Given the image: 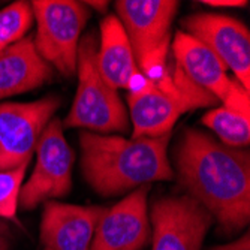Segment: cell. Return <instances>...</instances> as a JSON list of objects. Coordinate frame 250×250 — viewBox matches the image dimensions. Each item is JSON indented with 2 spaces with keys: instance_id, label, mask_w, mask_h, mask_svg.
Returning a JSON list of instances; mask_svg holds the SVG:
<instances>
[{
  "instance_id": "6da1fadb",
  "label": "cell",
  "mask_w": 250,
  "mask_h": 250,
  "mask_svg": "<svg viewBox=\"0 0 250 250\" xmlns=\"http://www.w3.org/2000/svg\"><path fill=\"white\" fill-rule=\"evenodd\" d=\"M178 183L206 208L219 231L232 235L250 220V153L186 127L172 151Z\"/></svg>"
},
{
  "instance_id": "7a4b0ae2",
  "label": "cell",
  "mask_w": 250,
  "mask_h": 250,
  "mask_svg": "<svg viewBox=\"0 0 250 250\" xmlns=\"http://www.w3.org/2000/svg\"><path fill=\"white\" fill-rule=\"evenodd\" d=\"M171 133L157 138H125L83 130L81 171L101 196H117L154 181L174 180L168 157Z\"/></svg>"
},
{
  "instance_id": "3957f363",
  "label": "cell",
  "mask_w": 250,
  "mask_h": 250,
  "mask_svg": "<svg viewBox=\"0 0 250 250\" xmlns=\"http://www.w3.org/2000/svg\"><path fill=\"white\" fill-rule=\"evenodd\" d=\"M99 41L95 32L85 33L78 43V88L74 104L62 122L64 127H83L102 133L129 132V116L117 90L109 87L98 67Z\"/></svg>"
},
{
  "instance_id": "277c9868",
  "label": "cell",
  "mask_w": 250,
  "mask_h": 250,
  "mask_svg": "<svg viewBox=\"0 0 250 250\" xmlns=\"http://www.w3.org/2000/svg\"><path fill=\"white\" fill-rule=\"evenodd\" d=\"M180 3L175 0H119L117 18L127 35L136 66L154 83L167 71L171 26Z\"/></svg>"
},
{
  "instance_id": "5b68a950",
  "label": "cell",
  "mask_w": 250,
  "mask_h": 250,
  "mask_svg": "<svg viewBox=\"0 0 250 250\" xmlns=\"http://www.w3.org/2000/svg\"><path fill=\"white\" fill-rule=\"evenodd\" d=\"M30 3L38 22L33 38L36 51L53 69L72 77L77 71L81 33L92 17L90 8L77 0H35Z\"/></svg>"
},
{
  "instance_id": "8992f818",
  "label": "cell",
  "mask_w": 250,
  "mask_h": 250,
  "mask_svg": "<svg viewBox=\"0 0 250 250\" xmlns=\"http://www.w3.org/2000/svg\"><path fill=\"white\" fill-rule=\"evenodd\" d=\"M35 151L36 167L20 192L18 206L24 210H33L53 198H63L72 189L75 153L64 138L60 119L53 117L45 126Z\"/></svg>"
},
{
  "instance_id": "52a82bcc",
  "label": "cell",
  "mask_w": 250,
  "mask_h": 250,
  "mask_svg": "<svg viewBox=\"0 0 250 250\" xmlns=\"http://www.w3.org/2000/svg\"><path fill=\"white\" fill-rule=\"evenodd\" d=\"M175 64L193 81L214 96L223 106L249 117V92L228 75V67L206 45L183 30H177L171 42Z\"/></svg>"
},
{
  "instance_id": "ba28073f",
  "label": "cell",
  "mask_w": 250,
  "mask_h": 250,
  "mask_svg": "<svg viewBox=\"0 0 250 250\" xmlns=\"http://www.w3.org/2000/svg\"><path fill=\"white\" fill-rule=\"evenodd\" d=\"M60 104L59 96L0 104V171H9L32 161L41 133Z\"/></svg>"
},
{
  "instance_id": "9c48e42d",
  "label": "cell",
  "mask_w": 250,
  "mask_h": 250,
  "mask_svg": "<svg viewBox=\"0 0 250 250\" xmlns=\"http://www.w3.org/2000/svg\"><path fill=\"white\" fill-rule=\"evenodd\" d=\"M213 222L188 193L154 198L150 213L153 250H201Z\"/></svg>"
},
{
  "instance_id": "30bf717a",
  "label": "cell",
  "mask_w": 250,
  "mask_h": 250,
  "mask_svg": "<svg viewBox=\"0 0 250 250\" xmlns=\"http://www.w3.org/2000/svg\"><path fill=\"white\" fill-rule=\"evenodd\" d=\"M181 27L210 48L249 92L250 33L240 20L222 14H195L181 21Z\"/></svg>"
},
{
  "instance_id": "8fae6325",
  "label": "cell",
  "mask_w": 250,
  "mask_h": 250,
  "mask_svg": "<svg viewBox=\"0 0 250 250\" xmlns=\"http://www.w3.org/2000/svg\"><path fill=\"white\" fill-rule=\"evenodd\" d=\"M150 185L136 188L101 217L90 250H141L151 240L147 196Z\"/></svg>"
},
{
  "instance_id": "7c38bea8",
  "label": "cell",
  "mask_w": 250,
  "mask_h": 250,
  "mask_svg": "<svg viewBox=\"0 0 250 250\" xmlns=\"http://www.w3.org/2000/svg\"><path fill=\"white\" fill-rule=\"evenodd\" d=\"M105 207L47 201L41 220V241L50 250H90Z\"/></svg>"
},
{
  "instance_id": "4fadbf2b",
  "label": "cell",
  "mask_w": 250,
  "mask_h": 250,
  "mask_svg": "<svg viewBox=\"0 0 250 250\" xmlns=\"http://www.w3.org/2000/svg\"><path fill=\"white\" fill-rule=\"evenodd\" d=\"M127 106L133 125L132 138H157L172 133V127L185 112L193 109L188 102L161 92L144 78L129 90Z\"/></svg>"
},
{
  "instance_id": "5bb4252c",
  "label": "cell",
  "mask_w": 250,
  "mask_h": 250,
  "mask_svg": "<svg viewBox=\"0 0 250 250\" xmlns=\"http://www.w3.org/2000/svg\"><path fill=\"white\" fill-rule=\"evenodd\" d=\"M53 77V66L39 56L32 36H24L0 53V101L32 92Z\"/></svg>"
},
{
  "instance_id": "9a60e30c",
  "label": "cell",
  "mask_w": 250,
  "mask_h": 250,
  "mask_svg": "<svg viewBox=\"0 0 250 250\" xmlns=\"http://www.w3.org/2000/svg\"><path fill=\"white\" fill-rule=\"evenodd\" d=\"M98 67L105 83L114 90H132L144 80L117 15L109 14L101 21Z\"/></svg>"
},
{
  "instance_id": "2e32d148",
  "label": "cell",
  "mask_w": 250,
  "mask_h": 250,
  "mask_svg": "<svg viewBox=\"0 0 250 250\" xmlns=\"http://www.w3.org/2000/svg\"><path fill=\"white\" fill-rule=\"evenodd\" d=\"M201 123L211 129L219 141L234 148H247L250 143L249 117L226 106H217L202 116Z\"/></svg>"
},
{
  "instance_id": "e0dca14e",
  "label": "cell",
  "mask_w": 250,
  "mask_h": 250,
  "mask_svg": "<svg viewBox=\"0 0 250 250\" xmlns=\"http://www.w3.org/2000/svg\"><path fill=\"white\" fill-rule=\"evenodd\" d=\"M33 20L32 3L26 0L14 2L0 11V53L24 38Z\"/></svg>"
},
{
  "instance_id": "ac0fdd59",
  "label": "cell",
  "mask_w": 250,
  "mask_h": 250,
  "mask_svg": "<svg viewBox=\"0 0 250 250\" xmlns=\"http://www.w3.org/2000/svg\"><path fill=\"white\" fill-rule=\"evenodd\" d=\"M29 164L30 162L21 164L9 171H0V217L2 219L17 220L20 192Z\"/></svg>"
},
{
  "instance_id": "d6986e66",
  "label": "cell",
  "mask_w": 250,
  "mask_h": 250,
  "mask_svg": "<svg viewBox=\"0 0 250 250\" xmlns=\"http://www.w3.org/2000/svg\"><path fill=\"white\" fill-rule=\"evenodd\" d=\"M210 250H250V237L246 232L243 237H240L238 240H235L229 244L216 246V247H211Z\"/></svg>"
},
{
  "instance_id": "ffe728a7",
  "label": "cell",
  "mask_w": 250,
  "mask_h": 250,
  "mask_svg": "<svg viewBox=\"0 0 250 250\" xmlns=\"http://www.w3.org/2000/svg\"><path fill=\"white\" fill-rule=\"evenodd\" d=\"M204 5L222 6V8H244L249 5L247 0H204Z\"/></svg>"
},
{
  "instance_id": "44dd1931",
  "label": "cell",
  "mask_w": 250,
  "mask_h": 250,
  "mask_svg": "<svg viewBox=\"0 0 250 250\" xmlns=\"http://www.w3.org/2000/svg\"><path fill=\"white\" fill-rule=\"evenodd\" d=\"M11 244H12L11 228L0 220V250H11Z\"/></svg>"
},
{
  "instance_id": "7402d4cb",
  "label": "cell",
  "mask_w": 250,
  "mask_h": 250,
  "mask_svg": "<svg viewBox=\"0 0 250 250\" xmlns=\"http://www.w3.org/2000/svg\"><path fill=\"white\" fill-rule=\"evenodd\" d=\"M88 8H95L98 9L99 12H105L106 8H108V2H92V0H88V2H84Z\"/></svg>"
},
{
  "instance_id": "603a6c76",
  "label": "cell",
  "mask_w": 250,
  "mask_h": 250,
  "mask_svg": "<svg viewBox=\"0 0 250 250\" xmlns=\"http://www.w3.org/2000/svg\"><path fill=\"white\" fill-rule=\"evenodd\" d=\"M45 250H50V249H45Z\"/></svg>"
}]
</instances>
